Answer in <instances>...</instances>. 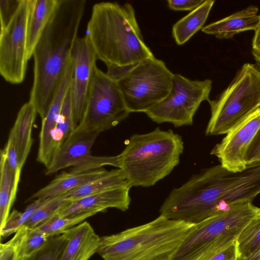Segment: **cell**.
I'll return each mask as SVG.
<instances>
[{
  "label": "cell",
  "mask_w": 260,
  "mask_h": 260,
  "mask_svg": "<svg viewBox=\"0 0 260 260\" xmlns=\"http://www.w3.org/2000/svg\"><path fill=\"white\" fill-rule=\"evenodd\" d=\"M99 134L76 128L55 154L45 174L51 175L71 168L72 172H85L111 166H120V158L116 156H94L91 149Z\"/></svg>",
  "instance_id": "8fae6325"
},
{
  "label": "cell",
  "mask_w": 260,
  "mask_h": 260,
  "mask_svg": "<svg viewBox=\"0 0 260 260\" xmlns=\"http://www.w3.org/2000/svg\"><path fill=\"white\" fill-rule=\"evenodd\" d=\"M260 127V108L235 128L227 133L211 151L220 164L234 172L246 168V154L248 146Z\"/></svg>",
  "instance_id": "4fadbf2b"
},
{
  "label": "cell",
  "mask_w": 260,
  "mask_h": 260,
  "mask_svg": "<svg viewBox=\"0 0 260 260\" xmlns=\"http://www.w3.org/2000/svg\"><path fill=\"white\" fill-rule=\"evenodd\" d=\"M212 85L210 79L192 80L174 74L169 93L145 113L157 123H170L175 127L191 125L201 104L210 101Z\"/></svg>",
  "instance_id": "9c48e42d"
},
{
  "label": "cell",
  "mask_w": 260,
  "mask_h": 260,
  "mask_svg": "<svg viewBox=\"0 0 260 260\" xmlns=\"http://www.w3.org/2000/svg\"><path fill=\"white\" fill-rule=\"evenodd\" d=\"M174 74L154 57L128 68L114 78L130 113H145L169 93Z\"/></svg>",
  "instance_id": "52a82bcc"
},
{
  "label": "cell",
  "mask_w": 260,
  "mask_h": 260,
  "mask_svg": "<svg viewBox=\"0 0 260 260\" xmlns=\"http://www.w3.org/2000/svg\"><path fill=\"white\" fill-rule=\"evenodd\" d=\"M246 161L247 165L260 161V127L248 146Z\"/></svg>",
  "instance_id": "d6a6232c"
},
{
  "label": "cell",
  "mask_w": 260,
  "mask_h": 260,
  "mask_svg": "<svg viewBox=\"0 0 260 260\" xmlns=\"http://www.w3.org/2000/svg\"><path fill=\"white\" fill-rule=\"evenodd\" d=\"M129 113L117 81L96 67L83 115L76 128L100 134L117 125Z\"/></svg>",
  "instance_id": "ba28073f"
},
{
  "label": "cell",
  "mask_w": 260,
  "mask_h": 260,
  "mask_svg": "<svg viewBox=\"0 0 260 260\" xmlns=\"http://www.w3.org/2000/svg\"><path fill=\"white\" fill-rule=\"evenodd\" d=\"M95 212H89L75 216L62 217L56 213L39 225L34 228L49 236L62 234L69 229L81 223L86 218L95 214Z\"/></svg>",
  "instance_id": "484cf974"
},
{
  "label": "cell",
  "mask_w": 260,
  "mask_h": 260,
  "mask_svg": "<svg viewBox=\"0 0 260 260\" xmlns=\"http://www.w3.org/2000/svg\"><path fill=\"white\" fill-rule=\"evenodd\" d=\"M254 58L255 61L254 64L257 69L260 71V58L255 57H254Z\"/></svg>",
  "instance_id": "74e56055"
},
{
  "label": "cell",
  "mask_w": 260,
  "mask_h": 260,
  "mask_svg": "<svg viewBox=\"0 0 260 260\" xmlns=\"http://www.w3.org/2000/svg\"><path fill=\"white\" fill-rule=\"evenodd\" d=\"M236 260H238V259H236Z\"/></svg>",
  "instance_id": "ab89813d"
},
{
  "label": "cell",
  "mask_w": 260,
  "mask_h": 260,
  "mask_svg": "<svg viewBox=\"0 0 260 260\" xmlns=\"http://www.w3.org/2000/svg\"><path fill=\"white\" fill-rule=\"evenodd\" d=\"M108 172L100 168L85 172H63L44 187L35 192L29 200L38 198H54L98 178Z\"/></svg>",
  "instance_id": "ac0fdd59"
},
{
  "label": "cell",
  "mask_w": 260,
  "mask_h": 260,
  "mask_svg": "<svg viewBox=\"0 0 260 260\" xmlns=\"http://www.w3.org/2000/svg\"><path fill=\"white\" fill-rule=\"evenodd\" d=\"M85 0H58L33 53L34 80L29 101L41 119L64 78L85 8Z\"/></svg>",
  "instance_id": "6da1fadb"
},
{
  "label": "cell",
  "mask_w": 260,
  "mask_h": 260,
  "mask_svg": "<svg viewBox=\"0 0 260 260\" xmlns=\"http://www.w3.org/2000/svg\"><path fill=\"white\" fill-rule=\"evenodd\" d=\"M2 150L5 155L7 161L16 178L20 180L21 169L19 166L14 136L11 131L10 132L7 143Z\"/></svg>",
  "instance_id": "4dcf8cb0"
},
{
  "label": "cell",
  "mask_w": 260,
  "mask_h": 260,
  "mask_svg": "<svg viewBox=\"0 0 260 260\" xmlns=\"http://www.w3.org/2000/svg\"><path fill=\"white\" fill-rule=\"evenodd\" d=\"M30 0H22L18 11L8 25L1 29L0 74L8 82L22 83L27 62V27Z\"/></svg>",
  "instance_id": "30bf717a"
},
{
  "label": "cell",
  "mask_w": 260,
  "mask_h": 260,
  "mask_svg": "<svg viewBox=\"0 0 260 260\" xmlns=\"http://www.w3.org/2000/svg\"><path fill=\"white\" fill-rule=\"evenodd\" d=\"M37 114L34 105L30 102L25 103L20 109L11 129L14 136L19 166L21 170L32 146V129Z\"/></svg>",
  "instance_id": "ffe728a7"
},
{
  "label": "cell",
  "mask_w": 260,
  "mask_h": 260,
  "mask_svg": "<svg viewBox=\"0 0 260 260\" xmlns=\"http://www.w3.org/2000/svg\"><path fill=\"white\" fill-rule=\"evenodd\" d=\"M53 236L33 229H28L22 239L20 247V259L31 255L43 247Z\"/></svg>",
  "instance_id": "f1b7e54d"
},
{
  "label": "cell",
  "mask_w": 260,
  "mask_h": 260,
  "mask_svg": "<svg viewBox=\"0 0 260 260\" xmlns=\"http://www.w3.org/2000/svg\"><path fill=\"white\" fill-rule=\"evenodd\" d=\"M22 0L0 1L1 29L5 28L18 11Z\"/></svg>",
  "instance_id": "1f68e13d"
},
{
  "label": "cell",
  "mask_w": 260,
  "mask_h": 260,
  "mask_svg": "<svg viewBox=\"0 0 260 260\" xmlns=\"http://www.w3.org/2000/svg\"><path fill=\"white\" fill-rule=\"evenodd\" d=\"M236 245L239 260H243L260 246V213L242 230Z\"/></svg>",
  "instance_id": "d4e9b609"
},
{
  "label": "cell",
  "mask_w": 260,
  "mask_h": 260,
  "mask_svg": "<svg viewBox=\"0 0 260 260\" xmlns=\"http://www.w3.org/2000/svg\"><path fill=\"white\" fill-rule=\"evenodd\" d=\"M258 8L254 5L235 12L202 28L205 34L218 39H231L241 32L255 29L258 22Z\"/></svg>",
  "instance_id": "e0dca14e"
},
{
  "label": "cell",
  "mask_w": 260,
  "mask_h": 260,
  "mask_svg": "<svg viewBox=\"0 0 260 260\" xmlns=\"http://www.w3.org/2000/svg\"><path fill=\"white\" fill-rule=\"evenodd\" d=\"M204 0H168V7L174 11H193L199 7Z\"/></svg>",
  "instance_id": "836d02e7"
},
{
  "label": "cell",
  "mask_w": 260,
  "mask_h": 260,
  "mask_svg": "<svg viewBox=\"0 0 260 260\" xmlns=\"http://www.w3.org/2000/svg\"><path fill=\"white\" fill-rule=\"evenodd\" d=\"M66 243L63 234L53 236L41 249L20 260H61Z\"/></svg>",
  "instance_id": "4316f807"
},
{
  "label": "cell",
  "mask_w": 260,
  "mask_h": 260,
  "mask_svg": "<svg viewBox=\"0 0 260 260\" xmlns=\"http://www.w3.org/2000/svg\"><path fill=\"white\" fill-rule=\"evenodd\" d=\"M206 136L226 134L260 108V71L246 63L221 94L209 102Z\"/></svg>",
  "instance_id": "8992f818"
},
{
  "label": "cell",
  "mask_w": 260,
  "mask_h": 260,
  "mask_svg": "<svg viewBox=\"0 0 260 260\" xmlns=\"http://www.w3.org/2000/svg\"><path fill=\"white\" fill-rule=\"evenodd\" d=\"M71 59L73 74L70 87L73 117L77 127L83 115L98 59L86 34L76 39L72 49Z\"/></svg>",
  "instance_id": "7c38bea8"
},
{
  "label": "cell",
  "mask_w": 260,
  "mask_h": 260,
  "mask_svg": "<svg viewBox=\"0 0 260 260\" xmlns=\"http://www.w3.org/2000/svg\"><path fill=\"white\" fill-rule=\"evenodd\" d=\"M0 180V230L10 214L11 208L15 200L18 183L9 166L5 155L1 152Z\"/></svg>",
  "instance_id": "603a6c76"
},
{
  "label": "cell",
  "mask_w": 260,
  "mask_h": 260,
  "mask_svg": "<svg viewBox=\"0 0 260 260\" xmlns=\"http://www.w3.org/2000/svg\"><path fill=\"white\" fill-rule=\"evenodd\" d=\"M259 213V208L244 201L206 219L196 224L171 260L210 259L236 243L246 225Z\"/></svg>",
  "instance_id": "5b68a950"
},
{
  "label": "cell",
  "mask_w": 260,
  "mask_h": 260,
  "mask_svg": "<svg viewBox=\"0 0 260 260\" xmlns=\"http://www.w3.org/2000/svg\"><path fill=\"white\" fill-rule=\"evenodd\" d=\"M238 259L236 243L231 245L223 251L215 255L209 260ZM239 260V259H238Z\"/></svg>",
  "instance_id": "e575fe53"
},
{
  "label": "cell",
  "mask_w": 260,
  "mask_h": 260,
  "mask_svg": "<svg viewBox=\"0 0 260 260\" xmlns=\"http://www.w3.org/2000/svg\"><path fill=\"white\" fill-rule=\"evenodd\" d=\"M76 128V126L73 113L71 90L70 87L63 101L52 136L51 148L52 158L62 144Z\"/></svg>",
  "instance_id": "cb8c5ba5"
},
{
  "label": "cell",
  "mask_w": 260,
  "mask_h": 260,
  "mask_svg": "<svg viewBox=\"0 0 260 260\" xmlns=\"http://www.w3.org/2000/svg\"><path fill=\"white\" fill-rule=\"evenodd\" d=\"M252 49L253 56L260 58V15L258 22L254 29V34L252 42Z\"/></svg>",
  "instance_id": "d590c367"
},
{
  "label": "cell",
  "mask_w": 260,
  "mask_h": 260,
  "mask_svg": "<svg viewBox=\"0 0 260 260\" xmlns=\"http://www.w3.org/2000/svg\"><path fill=\"white\" fill-rule=\"evenodd\" d=\"M214 1L206 0L197 8L176 22L172 27V36L176 43L182 45L203 27Z\"/></svg>",
  "instance_id": "44dd1931"
},
{
  "label": "cell",
  "mask_w": 260,
  "mask_h": 260,
  "mask_svg": "<svg viewBox=\"0 0 260 260\" xmlns=\"http://www.w3.org/2000/svg\"><path fill=\"white\" fill-rule=\"evenodd\" d=\"M62 234L67 243L61 260H89L98 252L101 237L88 222L84 221Z\"/></svg>",
  "instance_id": "2e32d148"
},
{
  "label": "cell",
  "mask_w": 260,
  "mask_h": 260,
  "mask_svg": "<svg viewBox=\"0 0 260 260\" xmlns=\"http://www.w3.org/2000/svg\"><path fill=\"white\" fill-rule=\"evenodd\" d=\"M87 35L97 59L108 71H122L154 56L145 44L129 3L94 4L87 25Z\"/></svg>",
  "instance_id": "7a4b0ae2"
},
{
  "label": "cell",
  "mask_w": 260,
  "mask_h": 260,
  "mask_svg": "<svg viewBox=\"0 0 260 260\" xmlns=\"http://www.w3.org/2000/svg\"><path fill=\"white\" fill-rule=\"evenodd\" d=\"M257 260H260V258L259 259H257Z\"/></svg>",
  "instance_id": "f35d334b"
},
{
  "label": "cell",
  "mask_w": 260,
  "mask_h": 260,
  "mask_svg": "<svg viewBox=\"0 0 260 260\" xmlns=\"http://www.w3.org/2000/svg\"><path fill=\"white\" fill-rule=\"evenodd\" d=\"M69 202L65 194L51 198L34 213L24 226L28 229L36 228L55 214Z\"/></svg>",
  "instance_id": "83f0119b"
},
{
  "label": "cell",
  "mask_w": 260,
  "mask_h": 260,
  "mask_svg": "<svg viewBox=\"0 0 260 260\" xmlns=\"http://www.w3.org/2000/svg\"><path fill=\"white\" fill-rule=\"evenodd\" d=\"M58 0H30L27 27V57L33 56L35 47L53 15Z\"/></svg>",
  "instance_id": "d6986e66"
},
{
  "label": "cell",
  "mask_w": 260,
  "mask_h": 260,
  "mask_svg": "<svg viewBox=\"0 0 260 260\" xmlns=\"http://www.w3.org/2000/svg\"><path fill=\"white\" fill-rule=\"evenodd\" d=\"M26 227L22 226L8 242L0 244V260H20V247Z\"/></svg>",
  "instance_id": "f546056e"
},
{
  "label": "cell",
  "mask_w": 260,
  "mask_h": 260,
  "mask_svg": "<svg viewBox=\"0 0 260 260\" xmlns=\"http://www.w3.org/2000/svg\"><path fill=\"white\" fill-rule=\"evenodd\" d=\"M73 74L72 59L68 66L64 78L55 94L50 107L44 118L39 134V145L37 160L47 168L52 159L51 153L52 136L63 101L69 90Z\"/></svg>",
  "instance_id": "9a60e30c"
},
{
  "label": "cell",
  "mask_w": 260,
  "mask_h": 260,
  "mask_svg": "<svg viewBox=\"0 0 260 260\" xmlns=\"http://www.w3.org/2000/svg\"><path fill=\"white\" fill-rule=\"evenodd\" d=\"M130 186L115 188L86 196L71 201L57 212L62 217L72 216L89 212H103L114 208L122 211L129 208Z\"/></svg>",
  "instance_id": "5bb4252c"
},
{
  "label": "cell",
  "mask_w": 260,
  "mask_h": 260,
  "mask_svg": "<svg viewBox=\"0 0 260 260\" xmlns=\"http://www.w3.org/2000/svg\"><path fill=\"white\" fill-rule=\"evenodd\" d=\"M196 224L160 215L151 221L101 237L103 260H171Z\"/></svg>",
  "instance_id": "3957f363"
},
{
  "label": "cell",
  "mask_w": 260,
  "mask_h": 260,
  "mask_svg": "<svg viewBox=\"0 0 260 260\" xmlns=\"http://www.w3.org/2000/svg\"><path fill=\"white\" fill-rule=\"evenodd\" d=\"M183 149L182 137L171 129L136 134L119 154V169L131 187L153 186L178 165Z\"/></svg>",
  "instance_id": "277c9868"
},
{
  "label": "cell",
  "mask_w": 260,
  "mask_h": 260,
  "mask_svg": "<svg viewBox=\"0 0 260 260\" xmlns=\"http://www.w3.org/2000/svg\"><path fill=\"white\" fill-rule=\"evenodd\" d=\"M260 258V246L243 260H257Z\"/></svg>",
  "instance_id": "8d00e7d4"
},
{
  "label": "cell",
  "mask_w": 260,
  "mask_h": 260,
  "mask_svg": "<svg viewBox=\"0 0 260 260\" xmlns=\"http://www.w3.org/2000/svg\"><path fill=\"white\" fill-rule=\"evenodd\" d=\"M123 186L132 187L128 184L122 171L118 168L108 171L104 175L64 194L67 200L71 201L91 194Z\"/></svg>",
  "instance_id": "7402d4cb"
}]
</instances>
